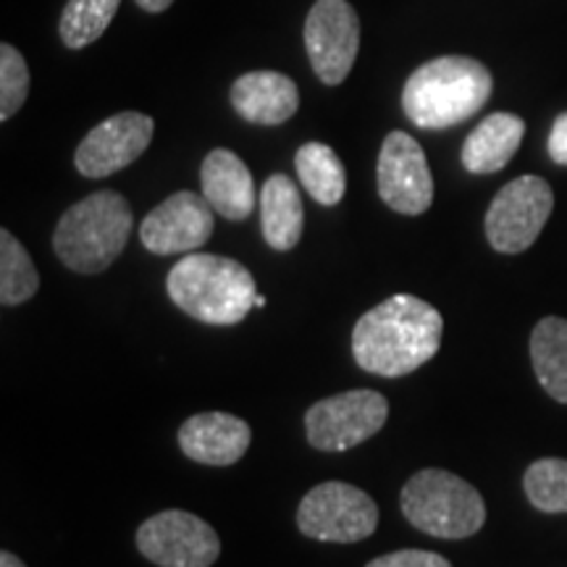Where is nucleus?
I'll use <instances>...</instances> for the list:
<instances>
[{"label":"nucleus","mask_w":567,"mask_h":567,"mask_svg":"<svg viewBox=\"0 0 567 567\" xmlns=\"http://www.w3.org/2000/svg\"><path fill=\"white\" fill-rule=\"evenodd\" d=\"M231 105L245 122L279 126L300 109V92L295 80L279 71H250L231 84Z\"/></svg>","instance_id":"15"},{"label":"nucleus","mask_w":567,"mask_h":567,"mask_svg":"<svg viewBox=\"0 0 567 567\" xmlns=\"http://www.w3.org/2000/svg\"><path fill=\"white\" fill-rule=\"evenodd\" d=\"M305 51L323 84L347 80L360 51V19L347 0H316L305 21Z\"/></svg>","instance_id":"10"},{"label":"nucleus","mask_w":567,"mask_h":567,"mask_svg":"<svg viewBox=\"0 0 567 567\" xmlns=\"http://www.w3.org/2000/svg\"><path fill=\"white\" fill-rule=\"evenodd\" d=\"M155 132L151 116L137 111H124L97 124L76 147L74 163L87 179H103L132 166L147 151Z\"/></svg>","instance_id":"12"},{"label":"nucleus","mask_w":567,"mask_h":567,"mask_svg":"<svg viewBox=\"0 0 567 567\" xmlns=\"http://www.w3.org/2000/svg\"><path fill=\"white\" fill-rule=\"evenodd\" d=\"M526 122L515 113H492L467 134L463 145V166L471 174L502 172L520 147Z\"/></svg>","instance_id":"17"},{"label":"nucleus","mask_w":567,"mask_h":567,"mask_svg":"<svg viewBox=\"0 0 567 567\" xmlns=\"http://www.w3.org/2000/svg\"><path fill=\"white\" fill-rule=\"evenodd\" d=\"M530 360L538 384L549 396L567 405V321L549 316L536 323L530 334Z\"/></svg>","instance_id":"19"},{"label":"nucleus","mask_w":567,"mask_h":567,"mask_svg":"<svg viewBox=\"0 0 567 567\" xmlns=\"http://www.w3.org/2000/svg\"><path fill=\"white\" fill-rule=\"evenodd\" d=\"M295 168L308 195L321 205H337L344 197L347 174L339 155L323 142H308L295 155Z\"/></svg>","instance_id":"20"},{"label":"nucleus","mask_w":567,"mask_h":567,"mask_svg":"<svg viewBox=\"0 0 567 567\" xmlns=\"http://www.w3.org/2000/svg\"><path fill=\"white\" fill-rule=\"evenodd\" d=\"M250 425L229 413H200L184 421L179 446L189 460L203 465H234L250 446Z\"/></svg>","instance_id":"14"},{"label":"nucleus","mask_w":567,"mask_h":567,"mask_svg":"<svg viewBox=\"0 0 567 567\" xmlns=\"http://www.w3.org/2000/svg\"><path fill=\"white\" fill-rule=\"evenodd\" d=\"M0 567H27V565L21 563L17 555H11V551H3V555H0Z\"/></svg>","instance_id":"28"},{"label":"nucleus","mask_w":567,"mask_h":567,"mask_svg":"<svg viewBox=\"0 0 567 567\" xmlns=\"http://www.w3.org/2000/svg\"><path fill=\"white\" fill-rule=\"evenodd\" d=\"M402 513L410 526L436 538H467L486 523L478 488L439 467H425L408 481L402 488Z\"/></svg>","instance_id":"5"},{"label":"nucleus","mask_w":567,"mask_h":567,"mask_svg":"<svg viewBox=\"0 0 567 567\" xmlns=\"http://www.w3.org/2000/svg\"><path fill=\"white\" fill-rule=\"evenodd\" d=\"M137 549L158 567H210L221 555V538L203 517L163 509L140 526Z\"/></svg>","instance_id":"9"},{"label":"nucleus","mask_w":567,"mask_h":567,"mask_svg":"<svg viewBox=\"0 0 567 567\" xmlns=\"http://www.w3.org/2000/svg\"><path fill=\"white\" fill-rule=\"evenodd\" d=\"M40 276L30 252L9 229L0 231V302L6 308L32 300L38 292Z\"/></svg>","instance_id":"21"},{"label":"nucleus","mask_w":567,"mask_h":567,"mask_svg":"<svg viewBox=\"0 0 567 567\" xmlns=\"http://www.w3.org/2000/svg\"><path fill=\"white\" fill-rule=\"evenodd\" d=\"M442 334L444 321L434 305L413 295H394L354 323V363L384 379L408 375L434 358Z\"/></svg>","instance_id":"1"},{"label":"nucleus","mask_w":567,"mask_h":567,"mask_svg":"<svg viewBox=\"0 0 567 567\" xmlns=\"http://www.w3.org/2000/svg\"><path fill=\"white\" fill-rule=\"evenodd\" d=\"M132 229L130 203L118 193L103 189L63 213L53 231V247L71 271L101 274L122 255Z\"/></svg>","instance_id":"4"},{"label":"nucleus","mask_w":567,"mask_h":567,"mask_svg":"<svg viewBox=\"0 0 567 567\" xmlns=\"http://www.w3.org/2000/svg\"><path fill=\"white\" fill-rule=\"evenodd\" d=\"M118 6H122V0H69L59 21L63 45L71 51H80V48L95 42L109 30Z\"/></svg>","instance_id":"22"},{"label":"nucleus","mask_w":567,"mask_h":567,"mask_svg":"<svg viewBox=\"0 0 567 567\" xmlns=\"http://www.w3.org/2000/svg\"><path fill=\"white\" fill-rule=\"evenodd\" d=\"M297 526L308 538L331 544L363 542L379 526V507L363 488L326 481L305 494Z\"/></svg>","instance_id":"6"},{"label":"nucleus","mask_w":567,"mask_h":567,"mask_svg":"<svg viewBox=\"0 0 567 567\" xmlns=\"http://www.w3.org/2000/svg\"><path fill=\"white\" fill-rule=\"evenodd\" d=\"M166 289L176 308L210 326L245 321L258 297L252 274L243 264L208 252L182 258L168 274Z\"/></svg>","instance_id":"3"},{"label":"nucleus","mask_w":567,"mask_h":567,"mask_svg":"<svg viewBox=\"0 0 567 567\" xmlns=\"http://www.w3.org/2000/svg\"><path fill=\"white\" fill-rule=\"evenodd\" d=\"M492 90V71L484 63L467 55H442L410 74L402 90V109L421 130H450L476 116Z\"/></svg>","instance_id":"2"},{"label":"nucleus","mask_w":567,"mask_h":567,"mask_svg":"<svg viewBox=\"0 0 567 567\" xmlns=\"http://www.w3.org/2000/svg\"><path fill=\"white\" fill-rule=\"evenodd\" d=\"M213 210L203 195L176 193L153 208L140 226V239L155 255L195 252L213 234Z\"/></svg>","instance_id":"13"},{"label":"nucleus","mask_w":567,"mask_h":567,"mask_svg":"<svg viewBox=\"0 0 567 567\" xmlns=\"http://www.w3.org/2000/svg\"><path fill=\"white\" fill-rule=\"evenodd\" d=\"M549 155L557 166H567V113L557 116L549 132Z\"/></svg>","instance_id":"26"},{"label":"nucleus","mask_w":567,"mask_h":567,"mask_svg":"<svg viewBox=\"0 0 567 567\" xmlns=\"http://www.w3.org/2000/svg\"><path fill=\"white\" fill-rule=\"evenodd\" d=\"M530 505L542 513H567V460H536L523 476Z\"/></svg>","instance_id":"23"},{"label":"nucleus","mask_w":567,"mask_h":567,"mask_svg":"<svg viewBox=\"0 0 567 567\" xmlns=\"http://www.w3.org/2000/svg\"><path fill=\"white\" fill-rule=\"evenodd\" d=\"M389 402L373 389H354L316 402L305 415L310 446L323 452H344L368 442L384 429Z\"/></svg>","instance_id":"8"},{"label":"nucleus","mask_w":567,"mask_h":567,"mask_svg":"<svg viewBox=\"0 0 567 567\" xmlns=\"http://www.w3.org/2000/svg\"><path fill=\"white\" fill-rule=\"evenodd\" d=\"M365 567H452L442 555L425 549H402L392 555L375 557Z\"/></svg>","instance_id":"25"},{"label":"nucleus","mask_w":567,"mask_h":567,"mask_svg":"<svg viewBox=\"0 0 567 567\" xmlns=\"http://www.w3.org/2000/svg\"><path fill=\"white\" fill-rule=\"evenodd\" d=\"M172 3H174V0H137L140 9L147 11V13H161V11H166Z\"/></svg>","instance_id":"27"},{"label":"nucleus","mask_w":567,"mask_h":567,"mask_svg":"<svg viewBox=\"0 0 567 567\" xmlns=\"http://www.w3.org/2000/svg\"><path fill=\"white\" fill-rule=\"evenodd\" d=\"M555 195L542 176H520L496 193L486 213V237L496 252L528 250L549 221Z\"/></svg>","instance_id":"7"},{"label":"nucleus","mask_w":567,"mask_h":567,"mask_svg":"<svg viewBox=\"0 0 567 567\" xmlns=\"http://www.w3.org/2000/svg\"><path fill=\"white\" fill-rule=\"evenodd\" d=\"M302 200L295 182L284 174H274L260 193V229L266 243L274 250H292L302 237Z\"/></svg>","instance_id":"18"},{"label":"nucleus","mask_w":567,"mask_h":567,"mask_svg":"<svg viewBox=\"0 0 567 567\" xmlns=\"http://www.w3.org/2000/svg\"><path fill=\"white\" fill-rule=\"evenodd\" d=\"M264 305H266V297L264 295L255 297V308H264Z\"/></svg>","instance_id":"29"},{"label":"nucleus","mask_w":567,"mask_h":567,"mask_svg":"<svg viewBox=\"0 0 567 567\" xmlns=\"http://www.w3.org/2000/svg\"><path fill=\"white\" fill-rule=\"evenodd\" d=\"M379 195L402 216H421L434 203V176L423 147L408 132H389L375 166Z\"/></svg>","instance_id":"11"},{"label":"nucleus","mask_w":567,"mask_h":567,"mask_svg":"<svg viewBox=\"0 0 567 567\" xmlns=\"http://www.w3.org/2000/svg\"><path fill=\"white\" fill-rule=\"evenodd\" d=\"M200 184L203 197L210 203V208L229 221H245L258 203L250 168L237 153L226 151V147L210 151L208 158L203 161Z\"/></svg>","instance_id":"16"},{"label":"nucleus","mask_w":567,"mask_h":567,"mask_svg":"<svg viewBox=\"0 0 567 567\" xmlns=\"http://www.w3.org/2000/svg\"><path fill=\"white\" fill-rule=\"evenodd\" d=\"M27 95H30V69H27L24 55L3 42L0 45V118L9 122L11 116H17Z\"/></svg>","instance_id":"24"}]
</instances>
